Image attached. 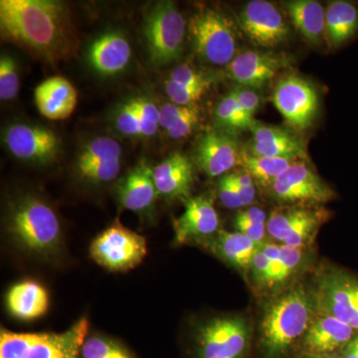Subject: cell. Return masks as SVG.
<instances>
[{
    "label": "cell",
    "mask_w": 358,
    "mask_h": 358,
    "mask_svg": "<svg viewBox=\"0 0 358 358\" xmlns=\"http://www.w3.org/2000/svg\"><path fill=\"white\" fill-rule=\"evenodd\" d=\"M68 13L52 0H1L0 29L4 38L45 57L54 58L68 44Z\"/></svg>",
    "instance_id": "6da1fadb"
},
{
    "label": "cell",
    "mask_w": 358,
    "mask_h": 358,
    "mask_svg": "<svg viewBox=\"0 0 358 358\" xmlns=\"http://www.w3.org/2000/svg\"><path fill=\"white\" fill-rule=\"evenodd\" d=\"M313 292L303 286L288 289L268 303L261 322L264 358H286L315 319Z\"/></svg>",
    "instance_id": "7a4b0ae2"
},
{
    "label": "cell",
    "mask_w": 358,
    "mask_h": 358,
    "mask_svg": "<svg viewBox=\"0 0 358 358\" xmlns=\"http://www.w3.org/2000/svg\"><path fill=\"white\" fill-rule=\"evenodd\" d=\"M8 231L20 247L35 255L51 256L60 249V221L55 211L37 197L16 202L9 215Z\"/></svg>",
    "instance_id": "3957f363"
},
{
    "label": "cell",
    "mask_w": 358,
    "mask_h": 358,
    "mask_svg": "<svg viewBox=\"0 0 358 358\" xmlns=\"http://www.w3.org/2000/svg\"><path fill=\"white\" fill-rule=\"evenodd\" d=\"M88 331L86 317L60 334H17L1 329L0 358H80Z\"/></svg>",
    "instance_id": "277c9868"
},
{
    "label": "cell",
    "mask_w": 358,
    "mask_h": 358,
    "mask_svg": "<svg viewBox=\"0 0 358 358\" xmlns=\"http://www.w3.org/2000/svg\"><path fill=\"white\" fill-rule=\"evenodd\" d=\"M185 20L171 1L157 2L145 18L143 35L152 65L166 66L180 57L185 37Z\"/></svg>",
    "instance_id": "5b68a950"
},
{
    "label": "cell",
    "mask_w": 358,
    "mask_h": 358,
    "mask_svg": "<svg viewBox=\"0 0 358 358\" xmlns=\"http://www.w3.org/2000/svg\"><path fill=\"white\" fill-rule=\"evenodd\" d=\"M315 310L352 327L358 334V278L336 267L322 268L313 289Z\"/></svg>",
    "instance_id": "8992f818"
},
{
    "label": "cell",
    "mask_w": 358,
    "mask_h": 358,
    "mask_svg": "<svg viewBox=\"0 0 358 358\" xmlns=\"http://www.w3.org/2000/svg\"><path fill=\"white\" fill-rule=\"evenodd\" d=\"M189 32L195 53L205 62L227 66L236 57V35L227 18L218 11H196L190 18Z\"/></svg>",
    "instance_id": "52a82bcc"
},
{
    "label": "cell",
    "mask_w": 358,
    "mask_h": 358,
    "mask_svg": "<svg viewBox=\"0 0 358 358\" xmlns=\"http://www.w3.org/2000/svg\"><path fill=\"white\" fill-rule=\"evenodd\" d=\"M251 338V327L244 317H215L197 331L195 358H246Z\"/></svg>",
    "instance_id": "ba28073f"
},
{
    "label": "cell",
    "mask_w": 358,
    "mask_h": 358,
    "mask_svg": "<svg viewBox=\"0 0 358 358\" xmlns=\"http://www.w3.org/2000/svg\"><path fill=\"white\" fill-rule=\"evenodd\" d=\"M91 257L95 262L113 272H124L140 265L147 255V240L115 223L92 242Z\"/></svg>",
    "instance_id": "9c48e42d"
},
{
    "label": "cell",
    "mask_w": 358,
    "mask_h": 358,
    "mask_svg": "<svg viewBox=\"0 0 358 358\" xmlns=\"http://www.w3.org/2000/svg\"><path fill=\"white\" fill-rule=\"evenodd\" d=\"M273 196L289 206L324 204L334 199V190L301 160L294 162L271 187Z\"/></svg>",
    "instance_id": "30bf717a"
},
{
    "label": "cell",
    "mask_w": 358,
    "mask_h": 358,
    "mask_svg": "<svg viewBox=\"0 0 358 358\" xmlns=\"http://www.w3.org/2000/svg\"><path fill=\"white\" fill-rule=\"evenodd\" d=\"M272 101L285 121L296 129H308L319 109V98L315 88L307 80L294 75L278 82Z\"/></svg>",
    "instance_id": "8fae6325"
},
{
    "label": "cell",
    "mask_w": 358,
    "mask_h": 358,
    "mask_svg": "<svg viewBox=\"0 0 358 358\" xmlns=\"http://www.w3.org/2000/svg\"><path fill=\"white\" fill-rule=\"evenodd\" d=\"M240 28L251 43L274 48L286 42L289 27L277 7L265 0H252L238 16Z\"/></svg>",
    "instance_id": "7c38bea8"
},
{
    "label": "cell",
    "mask_w": 358,
    "mask_h": 358,
    "mask_svg": "<svg viewBox=\"0 0 358 358\" xmlns=\"http://www.w3.org/2000/svg\"><path fill=\"white\" fill-rule=\"evenodd\" d=\"M3 140L11 155L34 164H47L55 159L61 145L60 138L52 129L27 124L9 126Z\"/></svg>",
    "instance_id": "4fadbf2b"
},
{
    "label": "cell",
    "mask_w": 358,
    "mask_h": 358,
    "mask_svg": "<svg viewBox=\"0 0 358 358\" xmlns=\"http://www.w3.org/2000/svg\"><path fill=\"white\" fill-rule=\"evenodd\" d=\"M242 150L237 138L225 131H206L200 136L195 147V162L210 178L225 176L240 164Z\"/></svg>",
    "instance_id": "5bb4252c"
},
{
    "label": "cell",
    "mask_w": 358,
    "mask_h": 358,
    "mask_svg": "<svg viewBox=\"0 0 358 358\" xmlns=\"http://www.w3.org/2000/svg\"><path fill=\"white\" fill-rule=\"evenodd\" d=\"M288 56L273 52L246 51L226 67L227 77L245 88H261L289 65Z\"/></svg>",
    "instance_id": "9a60e30c"
},
{
    "label": "cell",
    "mask_w": 358,
    "mask_h": 358,
    "mask_svg": "<svg viewBox=\"0 0 358 358\" xmlns=\"http://www.w3.org/2000/svg\"><path fill=\"white\" fill-rule=\"evenodd\" d=\"M250 131L253 133V141L245 150L250 155L274 159H308L303 141L286 129L255 122Z\"/></svg>",
    "instance_id": "2e32d148"
},
{
    "label": "cell",
    "mask_w": 358,
    "mask_h": 358,
    "mask_svg": "<svg viewBox=\"0 0 358 358\" xmlns=\"http://www.w3.org/2000/svg\"><path fill=\"white\" fill-rule=\"evenodd\" d=\"M173 228L178 244L215 235L219 217L211 197L202 195L186 199L185 211L173 221Z\"/></svg>",
    "instance_id": "e0dca14e"
},
{
    "label": "cell",
    "mask_w": 358,
    "mask_h": 358,
    "mask_svg": "<svg viewBox=\"0 0 358 358\" xmlns=\"http://www.w3.org/2000/svg\"><path fill=\"white\" fill-rule=\"evenodd\" d=\"M313 320L303 338V353L336 355L341 352L357 333L352 327L331 315H320Z\"/></svg>",
    "instance_id": "ac0fdd59"
},
{
    "label": "cell",
    "mask_w": 358,
    "mask_h": 358,
    "mask_svg": "<svg viewBox=\"0 0 358 358\" xmlns=\"http://www.w3.org/2000/svg\"><path fill=\"white\" fill-rule=\"evenodd\" d=\"M117 199L124 208L138 214H148L159 196L155 187L152 167L141 160L117 187Z\"/></svg>",
    "instance_id": "d6986e66"
},
{
    "label": "cell",
    "mask_w": 358,
    "mask_h": 358,
    "mask_svg": "<svg viewBox=\"0 0 358 358\" xmlns=\"http://www.w3.org/2000/svg\"><path fill=\"white\" fill-rule=\"evenodd\" d=\"M152 176L159 196L169 200L189 199L194 169L185 155L173 152L152 169Z\"/></svg>",
    "instance_id": "ffe728a7"
},
{
    "label": "cell",
    "mask_w": 358,
    "mask_h": 358,
    "mask_svg": "<svg viewBox=\"0 0 358 358\" xmlns=\"http://www.w3.org/2000/svg\"><path fill=\"white\" fill-rule=\"evenodd\" d=\"M35 103L40 114L53 121L68 119L76 109V89L65 78H49L34 91Z\"/></svg>",
    "instance_id": "44dd1931"
},
{
    "label": "cell",
    "mask_w": 358,
    "mask_h": 358,
    "mask_svg": "<svg viewBox=\"0 0 358 358\" xmlns=\"http://www.w3.org/2000/svg\"><path fill=\"white\" fill-rule=\"evenodd\" d=\"M131 48L128 39L117 31L101 35L90 46V65L99 74L113 76L126 69L131 60Z\"/></svg>",
    "instance_id": "7402d4cb"
},
{
    "label": "cell",
    "mask_w": 358,
    "mask_h": 358,
    "mask_svg": "<svg viewBox=\"0 0 358 358\" xmlns=\"http://www.w3.org/2000/svg\"><path fill=\"white\" fill-rule=\"evenodd\" d=\"M358 35V3L336 0L326 9L324 37L329 48L336 49Z\"/></svg>",
    "instance_id": "603a6c76"
},
{
    "label": "cell",
    "mask_w": 358,
    "mask_h": 358,
    "mask_svg": "<svg viewBox=\"0 0 358 358\" xmlns=\"http://www.w3.org/2000/svg\"><path fill=\"white\" fill-rule=\"evenodd\" d=\"M6 307L16 319H38L48 310V293L39 282L30 280L17 282L11 287L6 294Z\"/></svg>",
    "instance_id": "cb8c5ba5"
},
{
    "label": "cell",
    "mask_w": 358,
    "mask_h": 358,
    "mask_svg": "<svg viewBox=\"0 0 358 358\" xmlns=\"http://www.w3.org/2000/svg\"><path fill=\"white\" fill-rule=\"evenodd\" d=\"M208 244L213 253L242 271L249 270L253 257L260 247L238 231L219 230Z\"/></svg>",
    "instance_id": "d4e9b609"
},
{
    "label": "cell",
    "mask_w": 358,
    "mask_h": 358,
    "mask_svg": "<svg viewBox=\"0 0 358 358\" xmlns=\"http://www.w3.org/2000/svg\"><path fill=\"white\" fill-rule=\"evenodd\" d=\"M287 10L296 31L306 41L317 45L324 36L326 10L315 0H294L286 3Z\"/></svg>",
    "instance_id": "484cf974"
},
{
    "label": "cell",
    "mask_w": 358,
    "mask_h": 358,
    "mask_svg": "<svg viewBox=\"0 0 358 358\" xmlns=\"http://www.w3.org/2000/svg\"><path fill=\"white\" fill-rule=\"evenodd\" d=\"M296 162L299 160L256 157L242 150L240 166L258 185L271 189L278 178Z\"/></svg>",
    "instance_id": "4316f807"
},
{
    "label": "cell",
    "mask_w": 358,
    "mask_h": 358,
    "mask_svg": "<svg viewBox=\"0 0 358 358\" xmlns=\"http://www.w3.org/2000/svg\"><path fill=\"white\" fill-rule=\"evenodd\" d=\"M315 212L303 206H286L272 212L267 222V232L275 241L284 243L285 240L306 219Z\"/></svg>",
    "instance_id": "83f0119b"
},
{
    "label": "cell",
    "mask_w": 358,
    "mask_h": 358,
    "mask_svg": "<svg viewBox=\"0 0 358 358\" xmlns=\"http://www.w3.org/2000/svg\"><path fill=\"white\" fill-rule=\"evenodd\" d=\"M122 148L120 143L109 136H99L90 141L78 155V169L107 160L121 159Z\"/></svg>",
    "instance_id": "f1b7e54d"
},
{
    "label": "cell",
    "mask_w": 358,
    "mask_h": 358,
    "mask_svg": "<svg viewBox=\"0 0 358 358\" xmlns=\"http://www.w3.org/2000/svg\"><path fill=\"white\" fill-rule=\"evenodd\" d=\"M215 117L218 124L228 129H251L256 122L245 114L231 92L218 103Z\"/></svg>",
    "instance_id": "f546056e"
},
{
    "label": "cell",
    "mask_w": 358,
    "mask_h": 358,
    "mask_svg": "<svg viewBox=\"0 0 358 358\" xmlns=\"http://www.w3.org/2000/svg\"><path fill=\"white\" fill-rule=\"evenodd\" d=\"M83 358H131V355L115 341L102 336L86 338L82 348Z\"/></svg>",
    "instance_id": "4dcf8cb0"
},
{
    "label": "cell",
    "mask_w": 358,
    "mask_h": 358,
    "mask_svg": "<svg viewBox=\"0 0 358 358\" xmlns=\"http://www.w3.org/2000/svg\"><path fill=\"white\" fill-rule=\"evenodd\" d=\"M129 101L138 115L141 136H155L159 128L160 109L150 99L143 98V96L131 99Z\"/></svg>",
    "instance_id": "1f68e13d"
},
{
    "label": "cell",
    "mask_w": 358,
    "mask_h": 358,
    "mask_svg": "<svg viewBox=\"0 0 358 358\" xmlns=\"http://www.w3.org/2000/svg\"><path fill=\"white\" fill-rule=\"evenodd\" d=\"M20 76L15 61L8 55H2L0 59V99L11 101L20 92Z\"/></svg>",
    "instance_id": "d6a6232c"
},
{
    "label": "cell",
    "mask_w": 358,
    "mask_h": 358,
    "mask_svg": "<svg viewBox=\"0 0 358 358\" xmlns=\"http://www.w3.org/2000/svg\"><path fill=\"white\" fill-rule=\"evenodd\" d=\"M120 173H121V159L96 162L84 169H78V173L82 178L96 185L110 182L117 178Z\"/></svg>",
    "instance_id": "836d02e7"
},
{
    "label": "cell",
    "mask_w": 358,
    "mask_h": 358,
    "mask_svg": "<svg viewBox=\"0 0 358 358\" xmlns=\"http://www.w3.org/2000/svg\"><path fill=\"white\" fill-rule=\"evenodd\" d=\"M166 89L167 95L173 103L179 106H192L200 100L208 88L180 86L173 83L171 80H167Z\"/></svg>",
    "instance_id": "e575fe53"
},
{
    "label": "cell",
    "mask_w": 358,
    "mask_h": 358,
    "mask_svg": "<svg viewBox=\"0 0 358 358\" xmlns=\"http://www.w3.org/2000/svg\"><path fill=\"white\" fill-rule=\"evenodd\" d=\"M301 262H303V249L281 245L280 270L277 284L289 279L300 268Z\"/></svg>",
    "instance_id": "d590c367"
},
{
    "label": "cell",
    "mask_w": 358,
    "mask_h": 358,
    "mask_svg": "<svg viewBox=\"0 0 358 358\" xmlns=\"http://www.w3.org/2000/svg\"><path fill=\"white\" fill-rule=\"evenodd\" d=\"M173 83L185 87H204L208 88L211 81L206 75L195 70L192 66L183 64L178 66L171 72L169 79Z\"/></svg>",
    "instance_id": "8d00e7d4"
},
{
    "label": "cell",
    "mask_w": 358,
    "mask_h": 358,
    "mask_svg": "<svg viewBox=\"0 0 358 358\" xmlns=\"http://www.w3.org/2000/svg\"><path fill=\"white\" fill-rule=\"evenodd\" d=\"M200 119L199 110L195 105L190 106L189 109L178 122L167 129L166 133L173 140H181L192 133L195 127L199 124Z\"/></svg>",
    "instance_id": "74e56055"
},
{
    "label": "cell",
    "mask_w": 358,
    "mask_h": 358,
    "mask_svg": "<svg viewBox=\"0 0 358 358\" xmlns=\"http://www.w3.org/2000/svg\"><path fill=\"white\" fill-rule=\"evenodd\" d=\"M117 128L120 133L128 136H141L140 121L131 101L122 106L117 117Z\"/></svg>",
    "instance_id": "f35d334b"
},
{
    "label": "cell",
    "mask_w": 358,
    "mask_h": 358,
    "mask_svg": "<svg viewBox=\"0 0 358 358\" xmlns=\"http://www.w3.org/2000/svg\"><path fill=\"white\" fill-rule=\"evenodd\" d=\"M253 279L259 286H272V275H271V264L268 257L264 253L261 247L257 250L252 260L251 267Z\"/></svg>",
    "instance_id": "ab89813d"
},
{
    "label": "cell",
    "mask_w": 358,
    "mask_h": 358,
    "mask_svg": "<svg viewBox=\"0 0 358 358\" xmlns=\"http://www.w3.org/2000/svg\"><path fill=\"white\" fill-rule=\"evenodd\" d=\"M231 93L233 94L238 105L244 110L245 114L251 119H254V115L260 105V96L251 89L241 86L232 90Z\"/></svg>",
    "instance_id": "60d3db41"
},
{
    "label": "cell",
    "mask_w": 358,
    "mask_h": 358,
    "mask_svg": "<svg viewBox=\"0 0 358 358\" xmlns=\"http://www.w3.org/2000/svg\"><path fill=\"white\" fill-rule=\"evenodd\" d=\"M219 197L224 206L231 209L241 208L245 206L243 201L240 199L234 185L231 183L227 176H223L218 182Z\"/></svg>",
    "instance_id": "b9f144b4"
},
{
    "label": "cell",
    "mask_w": 358,
    "mask_h": 358,
    "mask_svg": "<svg viewBox=\"0 0 358 358\" xmlns=\"http://www.w3.org/2000/svg\"><path fill=\"white\" fill-rule=\"evenodd\" d=\"M235 227L238 232L242 233L252 241L261 246L267 232V224H256L247 222L235 218Z\"/></svg>",
    "instance_id": "7bdbcfd3"
},
{
    "label": "cell",
    "mask_w": 358,
    "mask_h": 358,
    "mask_svg": "<svg viewBox=\"0 0 358 358\" xmlns=\"http://www.w3.org/2000/svg\"><path fill=\"white\" fill-rule=\"evenodd\" d=\"M189 107L190 106H179L173 103L162 106L160 108L159 127L167 131L174 122H178L187 112Z\"/></svg>",
    "instance_id": "ee69618b"
},
{
    "label": "cell",
    "mask_w": 358,
    "mask_h": 358,
    "mask_svg": "<svg viewBox=\"0 0 358 358\" xmlns=\"http://www.w3.org/2000/svg\"><path fill=\"white\" fill-rule=\"evenodd\" d=\"M235 218L247 221V222L267 224V216H266L265 211L259 207H251L246 210L239 212Z\"/></svg>",
    "instance_id": "f6af8a7d"
},
{
    "label": "cell",
    "mask_w": 358,
    "mask_h": 358,
    "mask_svg": "<svg viewBox=\"0 0 358 358\" xmlns=\"http://www.w3.org/2000/svg\"><path fill=\"white\" fill-rule=\"evenodd\" d=\"M226 176H227V174H226ZM231 183L234 185L235 189H236L238 194H239L240 199L243 201L245 206L253 203L254 200L256 199V189L254 186H251V187H241V186L234 185L232 181H231Z\"/></svg>",
    "instance_id": "bcb514c9"
},
{
    "label": "cell",
    "mask_w": 358,
    "mask_h": 358,
    "mask_svg": "<svg viewBox=\"0 0 358 358\" xmlns=\"http://www.w3.org/2000/svg\"><path fill=\"white\" fill-rule=\"evenodd\" d=\"M228 178L234 185L241 187H251L254 186V180L247 173H227Z\"/></svg>",
    "instance_id": "7dc6e473"
},
{
    "label": "cell",
    "mask_w": 358,
    "mask_h": 358,
    "mask_svg": "<svg viewBox=\"0 0 358 358\" xmlns=\"http://www.w3.org/2000/svg\"><path fill=\"white\" fill-rule=\"evenodd\" d=\"M339 355H341V358H358V334L341 350Z\"/></svg>",
    "instance_id": "c3c4849f"
},
{
    "label": "cell",
    "mask_w": 358,
    "mask_h": 358,
    "mask_svg": "<svg viewBox=\"0 0 358 358\" xmlns=\"http://www.w3.org/2000/svg\"><path fill=\"white\" fill-rule=\"evenodd\" d=\"M299 358H341V355H310V353H303Z\"/></svg>",
    "instance_id": "681fc988"
}]
</instances>
